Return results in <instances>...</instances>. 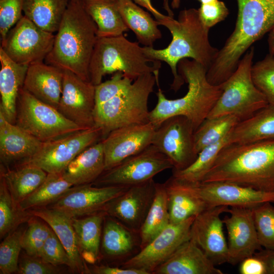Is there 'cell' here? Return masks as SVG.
<instances>
[{"label": "cell", "instance_id": "1", "mask_svg": "<svg viewBox=\"0 0 274 274\" xmlns=\"http://www.w3.org/2000/svg\"><path fill=\"white\" fill-rule=\"evenodd\" d=\"M157 22L170 31L172 41L164 49L144 46L143 51L150 59L164 61L169 66L173 76L170 89L177 92L185 82L178 71L179 62L191 58L208 70L218 50L210 43V29L200 19L198 9H184L180 12L178 20L168 15Z\"/></svg>", "mask_w": 274, "mask_h": 274}, {"label": "cell", "instance_id": "2", "mask_svg": "<svg viewBox=\"0 0 274 274\" xmlns=\"http://www.w3.org/2000/svg\"><path fill=\"white\" fill-rule=\"evenodd\" d=\"M211 182L274 192V140L227 145L201 183Z\"/></svg>", "mask_w": 274, "mask_h": 274}, {"label": "cell", "instance_id": "3", "mask_svg": "<svg viewBox=\"0 0 274 274\" xmlns=\"http://www.w3.org/2000/svg\"><path fill=\"white\" fill-rule=\"evenodd\" d=\"M236 1L238 13L234 29L207 71V80L214 85L225 82L252 45L274 25V0Z\"/></svg>", "mask_w": 274, "mask_h": 274}, {"label": "cell", "instance_id": "4", "mask_svg": "<svg viewBox=\"0 0 274 274\" xmlns=\"http://www.w3.org/2000/svg\"><path fill=\"white\" fill-rule=\"evenodd\" d=\"M56 33L45 62L90 82L89 68L98 38L97 26L81 2L70 1Z\"/></svg>", "mask_w": 274, "mask_h": 274}, {"label": "cell", "instance_id": "5", "mask_svg": "<svg viewBox=\"0 0 274 274\" xmlns=\"http://www.w3.org/2000/svg\"><path fill=\"white\" fill-rule=\"evenodd\" d=\"M207 71L193 60L185 58L179 62L178 71L187 83L188 91L180 98L170 99L158 86L157 102L149 115V121L155 129L167 118L181 115L188 118L196 130L207 118L222 91L221 85H214L208 81Z\"/></svg>", "mask_w": 274, "mask_h": 274}, {"label": "cell", "instance_id": "6", "mask_svg": "<svg viewBox=\"0 0 274 274\" xmlns=\"http://www.w3.org/2000/svg\"><path fill=\"white\" fill-rule=\"evenodd\" d=\"M161 64L148 57L139 42H131L123 35L97 38L89 64L90 81L96 86L105 75L117 72L132 81L150 73L159 79Z\"/></svg>", "mask_w": 274, "mask_h": 274}, {"label": "cell", "instance_id": "7", "mask_svg": "<svg viewBox=\"0 0 274 274\" xmlns=\"http://www.w3.org/2000/svg\"><path fill=\"white\" fill-rule=\"evenodd\" d=\"M156 83L159 79L153 73L144 74L123 92L95 106L94 126L101 130L102 139L118 128L149 122L148 99Z\"/></svg>", "mask_w": 274, "mask_h": 274}, {"label": "cell", "instance_id": "8", "mask_svg": "<svg viewBox=\"0 0 274 274\" xmlns=\"http://www.w3.org/2000/svg\"><path fill=\"white\" fill-rule=\"evenodd\" d=\"M253 47L246 52L233 73L221 85L222 93L208 118L234 115L245 120L268 104L252 77Z\"/></svg>", "mask_w": 274, "mask_h": 274}, {"label": "cell", "instance_id": "9", "mask_svg": "<svg viewBox=\"0 0 274 274\" xmlns=\"http://www.w3.org/2000/svg\"><path fill=\"white\" fill-rule=\"evenodd\" d=\"M15 124L43 143L86 129L23 87L18 94Z\"/></svg>", "mask_w": 274, "mask_h": 274}, {"label": "cell", "instance_id": "10", "mask_svg": "<svg viewBox=\"0 0 274 274\" xmlns=\"http://www.w3.org/2000/svg\"><path fill=\"white\" fill-rule=\"evenodd\" d=\"M173 168L169 159L151 144L105 171L94 182L99 186H131L148 182L159 173Z\"/></svg>", "mask_w": 274, "mask_h": 274}, {"label": "cell", "instance_id": "11", "mask_svg": "<svg viewBox=\"0 0 274 274\" xmlns=\"http://www.w3.org/2000/svg\"><path fill=\"white\" fill-rule=\"evenodd\" d=\"M102 140L95 126L43 143L39 151L22 162L36 165L47 173H62L80 153Z\"/></svg>", "mask_w": 274, "mask_h": 274}, {"label": "cell", "instance_id": "12", "mask_svg": "<svg viewBox=\"0 0 274 274\" xmlns=\"http://www.w3.org/2000/svg\"><path fill=\"white\" fill-rule=\"evenodd\" d=\"M195 129L186 117L174 116L165 119L155 129L152 144L171 161L174 170H183L196 159Z\"/></svg>", "mask_w": 274, "mask_h": 274}, {"label": "cell", "instance_id": "13", "mask_svg": "<svg viewBox=\"0 0 274 274\" xmlns=\"http://www.w3.org/2000/svg\"><path fill=\"white\" fill-rule=\"evenodd\" d=\"M54 39V33L42 29L23 15L1 42V47L15 62L29 66L43 62Z\"/></svg>", "mask_w": 274, "mask_h": 274}, {"label": "cell", "instance_id": "14", "mask_svg": "<svg viewBox=\"0 0 274 274\" xmlns=\"http://www.w3.org/2000/svg\"><path fill=\"white\" fill-rule=\"evenodd\" d=\"M195 217L178 224L169 223L135 255L125 261L122 266L152 273L182 244L190 238L191 227Z\"/></svg>", "mask_w": 274, "mask_h": 274}, {"label": "cell", "instance_id": "15", "mask_svg": "<svg viewBox=\"0 0 274 274\" xmlns=\"http://www.w3.org/2000/svg\"><path fill=\"white\" fill-rule=\"evenodd\" d=\"M187 184L190 191L208 208L218 206L253 208L266 202H274V192L235 183L211 182Z\"/></svg>", "mask_w": 274, "mask_h": 274}, {"label": "cell", "instance_id": "16", "mask_svg": "<svg viewBox=\"0 0 274 274\" xmlns=\"http://www.w3.org/2000/svg\"><path fill=\"white\" fill-rule=\"evenodd\" d=\"M95 85L63 70L62 93L57 108L66 118L84 129L94 126Z\"/></svg>", "mask_w": 274, "mask_h": 274}, {"label": "cell", "instance_id": "17", "mask_svg": "<svg viewBox=\"0 0 274 274\" xmlns=\"http://www.w3.org/2000/svg\"><path fill=\"white\" fill-rule=\"evenodd\" d=\"M129 187H94L91 184L73 186L52 203L49 208L61 212L71 218L90 215L102 211L110 201L122 194Z\"/></svg>", "mask_w": 274, "mask_h": 274}, {"label": "cell", "instance_id": "18", "mask_svg": "<svg viewBox=\"0 0 274 274\" xmlns=\"http://www.w3.org/2000/svg\"><path fill=\"white\" fill-rule=\"evenodd\" d=\"M229 208L227 206L208 208L195 217L191 227L190 239L216 266L228 262V244L221 215L228 212Z\"/></svg>", "mask_w": 274, "mask_h": 274}, {"label": "cell", "instance_id": "19", "mask_svg": "<svg viewBox=\"0 0 274 274\" xmlns=\"http://www.w3.org/2000/svg\"><path fill=\"white\" fill-rule=\"evenodd\" d=\"M155 127L150 122L132 124L111 131L102 140L105 170L152 144Z\"/></svg>", "mask_w": 274, "mask_h": 274}, {"label": "cell", "instance_id": "20", "mask_svg": "<svg viewBox=\"0 0 274 274\" xmlns=\"http://www.w3.org/2000/svg\"><path fill=\"white\" fill-rule=\"evenodd\" d=\"M155 184L153 179L129 186L110 201L103 211L134 231L139 232L154 199Z\"/></svg>", "mask_w": 274, "mask_h": 274}, {"label": "cell", "instance_id": "21", "mask_svg": "<svg viewBox=\"0 0 274 274\" xmlns=\"http://www.w3.org/2000/svg\"><path fill=\"white\" fill-rule=\"evenodd\" d=\"M227 213L230 216L223 219L228 234L227 263L235 265L262 248L258 241L252 208L230 207Z\"/></svg>", "mask_w": 274, "mask_h": 274}, {"label": "cell", "instance_id": "22", "mask_svg": "<svg viewBox=\"0 0 274 274\" xmlns=\"http://www.w3.org/2000/svg\"><path fill=\"white\" fill-rule=\"evenodd\" d=\"M153 274H223L192 239L182 244Z\"/></svg>", "mask_w": 274, "mask_h": 274}, {"label": "cell", "instance_id": "23", "mask_svg": "<svg viewBox=\"0 0 274 274\" xmlns=\"http://www.w3.org/2000/svg\"><path fill=\"white\" fill-rule=\"evenodd\" d=\"M63 70L38 62L28 66L23 88L57 109L62 90Z\"/></svg>", "mask_w": 274, "mask_h": 274}, {"label": "cell", "instance_id": "24", "mask_svg": "<svg viewBox=\"0 0 274 274\" xmlns=\"http://www.w3.org/2000/svg\"><path fill=\"white\" fill-rule=\"evenodd\" d=\"M42 144L20 127L8 121L0 113V160L3 164L8 165L28 159Z\"/></svg>", "mask_w": 274, "mask_h": 274}, {"label": "cell", "instance_id": "25", "mask_svg": "<svg viewBox=\"0 0 274 274\" xmlns=\"http://www.w3.org/2000/svg\"><path fill=\"white\" fill-rule=\"evenodd\" d=\"M31 216L44 221L56 234L67 252L73 264V270L80 273H89L90 270L83 259L72 218L51 208H39L29 211Z\"/></svg>", "mask_w": 274, "mask_h": 274}, {"label": "cell", "instance_id": "26", "mask_svg": "<svg viewBox=\"0 0 274 274\" xmlns=\"http://www.w3.org/2000/svg\"><path fill=\"white\" fill-rule=\"evenodd\" d=\"M0 113L15 124L18 94L23 87L28 66L12 60L0 47Z\"/></svg>", "mask_w": 274, "mask_h": 274}, {"label": "cell", "instance_id": "27", "mask_svg": "<svg viewBox=\"0 0 274 274\" xmlns=\"http://www.w3.org/2000/svg\"><path fill=\"white\" fill-rule=\"evenodd\" d=\"M105 170V157L101 140L80 153L62 174L73 186H78L94 182Z\"/></svg>", "mask_w": 274, "mask_h": 274}, {"label": "cell", "instance_id": "28", "mask_svg": "<svg viewBox=\"0 0 274 274\" xmlns=\"http://www.w3.org/2000/svg\"><path fill=\"white\" fill-rule=\"evenodd\" d=\"M170 223L178 224L208 209L189 189L187 183L172 176L165 183Z\"/></svg>", "mask_w": 274, "mask_h": 274}, {"label": "cell", "instance_id": "29", "mask_svg": "<svg viewBox=\"0 0 274 274\" xmlns=\"http://www.w3.org/2000/svg\"><path fill=\"white\" fill-rule=\"evenodd\" d=\"M271 140H274V107L269 105L251 117L239 121L229 134V144Z\"/></svg>", "mask_w": 274, "mask_h": 274}, {"label": "cell", "instance_id": "30", "mask_svg": "<svg viewBox=\"0 0 274 274\" xmlns=\"http://www.w3.org/2000/svg\"><path fill=\"white\" fill-rule=\"evenodd\" d=\"M116 2L125 24L134 32L139 44L153 47L154 43L162 38L157 21L148 12L132 0H116Z\"/></svg>", "mask_w": 274, "mask_h": 274}, {"label": "cell", "instance_id": "31", "mask_svg": "<svg viewBox=\"0 0 274 274\" xmlns=\"http://www.w3.org/2000/svg\"><path fill=\"white\" fill-rule=\"evenodd\" d=\"M106 215L101 211L84 218H72L80 253L86 263L94 264L99 258L102 226Z\"/></svg>", "mask_w": 274, "mask_h": 274}, {"label": "cell", "instance_id": "32", "mask_svg": "<svg viewBox=\"0 0 274 274\" xmlns=\"http://www.w3.org/2000/svg\"><path fill=\"white\" fill-rule=\"evenodd\" d=\"M116 1L81 2L86 12L96 25L98 38L119 36L129 30L118 10Z\"/></svg>", "mask_w": 274, "mask_h": 274}, {"label": "cell", "instance_id": "33", "mask_svg": "<svg viewBox=\"0 0 274 274\" xmlns=\"http://www.w3.org/2000/svg\"><path fill=\"white\" fill-rule=\"evenodd\" d=\"M47 175L41 168L24 162L15 169L1 170V177L18 204L42 184Z\"/></svg>", "mask_w": 274, "mask_h": 274}, {"label": "cell", "instance_id": "34", "mask_svg": "<svg viewBox=\"0 0 274 274\" xmlns=\"http://www.w3.org/2000/svg\"><path fill=\"white\" fill-rule=\"evenodd\" d=\"M71 0H24V15L42 29L56 32Z\"/></svg>", "mask_w": 274, "mask_h": 274}, {"label": "cell", "instance_id": "35", "mask_svg": "<svg viewBox=\"0 0 274 274\" xmlns=\"http://www.w3.org/2000/svg\"><path fill=\"white\" fill-rule=\"evenodd\" d=\"M105 219L101 239L104 253L111 258L130 254L136 246L134 233L136 232L114 218Z\"/></svg>", "mask_w": 274, "mask_h": 274}, {"label": "cell", "instance_id": "36", "mask_svg": "<svg viewBox=\"0 0 274 274\" xmlns=\"http://www.w3.org/2000/svg\"><path fill=\"white\" fill-rule=\"evenodd\" d=\"M169 223L165 185L156 183L154 199L139 231L141 249L152 241Z\"/></svg>", "mask_w": 274, "mask_h": 274}, {"label": "cell", "instance_id": "37", "mask_svg": "<svg viewBox=\"0 0 274 274\" xmlns=\"http://www.w3.org/2000/svg\"><path fill=\"white\" fill-rule=\"evenodd\" d=\"M73 185L63 177L62 173H48L45 180L28 196L19 203L23 211L42 208L54 202Z\"/></svg>", "mask_w": 274, "mask_h": 274}, {"label": "cell", "instance_id": "38", "mask_svg": "<svg viewBox=\"0 0 274 274\" xmlns=\"http://www.w3.org/2000/svg\"><path fill=\"white\" fill-rule=\"evenodd\" d=\"M229 134L218 142L202 149L194 161L187 168L181 170H173L172 176L187 183H201L213 167L221 150L229 144Z\"/></svg>", "mask_w": 274, "mask_h": 274}, {"label": "cell", "instance_id": "39", "mask_svg": "<svg viewBox=\"0 0 274 274\" xmlns=\"http://www.w3.org/2000/svg\"><path fill=\"white\" fill-rule=\"evenodd\" d=\"M239 121L234 115L206 118L194 133L197 153L206 147L215 144L226 136Z\"/></svg>", "mask_w": 274, "mask_h": 274}, {"label": "cell", "instance_id": "40", "mask_svg": "<svg viewBox=\"0 0 274 274\" xmlns=\"http://www.w3.org/2000/svg\"><path fill=\"white\" fill-rule=\"evenodd\" d=\"M22 210L13 198L4 179L0 182V236L1 238L15 228L31 215Z\"/></svg>", "mask_w": 274, "mask_h": 274}, {"label": "cell", "instance_id": "41", "mask_svg": "<svg viewBox=\"0 0 274 274\" xmlns=\"http://www.w3.org/2000/svg\"><path fill=\"white\" fill-rule=\"evenodd\" d=\"M266 202L252 208L259 244L265 249L274 250V206Z\"/></svg>", "mask_w": 274, "mask_h": 274}, {"label": "cell", "instance_id": "42", "mask_svg": "<svg viewBox=\"0 0 274 274\" xmlns=\"http://www.w3.org/2000/svg\"><path fill=\"white\" fill-rule=\"evenodd\" d=\"M24 230L19 229L8 234L0 245V273L11 274L17 272L18 259L22 249Z\"/></svg>", "mask_w": 274, "mask_h": 274}, {"label": "cell", "instance_id": "43", "mask_svg": "<svg viewBox=\"0 0 274 274\" xmlns=\"http://www.w3.org/2000/svg\"><path fill=\"white\" fill-rule=\"evenodd\" d=\"M252 77L268 104L274 107V59L269 54L253 64Z\"/></svg>", "mask_w": 274, "mask_h": 274}, {"label": "cell", "instance_id": "44", "mask_svg": "<svg viewBox=\"0 0 274 274\" xmlns=\"http://www.w3.org/2000/svg\"><path fill=\"white\" fill-rule=\"evenodd\" d=\"M53 230L48 225L33 219L30 220L22 237V249L27 255L39 257L43 246Z\"/></svg>", "mask_w": 274, "mask_h": 274}, {"label": "cell", "instance_id": "45", "mask_svg": "<svg viewBox=\"0 0 274 274\" xmlns=\"http://www.w3.org/2000/svg\"><path fill=\"white\" fill-rule=\"evenodd\" d=\"M133 81L121 72L114 73L110 80L95 86V106L107 101L123 92L131 85Z\"/></svg>", "mask_w": 274, "mask_h": 274}, {"label": "cell", "instance_id": "46", "mask_svg": "<svg viewBox=\"0 0 274 274\" xmlns=\"http://www.w3.org/2000/svg\"><path fill=\"white\" fill-rule=\"evenodd\" d=\"M39 257L47 263L57 266L65 265L73 270L70 256L53 230L43 246Z\"/></svg>", "mask_w": 274, "mask_h": 274}, {"label": "cell", "instance_id": "47", "mask_svg": "<svg viewBox=\"0 0 274 274\" xmlns=\"http://www.w3.org/2000/svg\"><path fill=\"white\" fill-rule=\"evenodd\" d=\"M24 0H0V34L1 42L9 30L23 16Z\"/></svg>", "mask_w": 274, "mask_h": 274}, {"label": "cell", "instance_id": "48", "mask_svg": "<svg viewBox=\"0 0 274 274\" xmlns=\"http://www.w3.org/2000/svg\"><path fill=\"white\" fill-rule=\"evenodd\" d=\"M198 11L201 22L209 29L224 20L229 14L228 9L224 3L219 0L201 4Z\"/></svg>", "mask_w": 274, "mask_h": 274}, {"label": "cell", "instance_id": "49", "mask_svg": "<svg viewBox=\"0 0 274 274\" xmlns=\"http://www.w3.org/2000/svg\"><path fill=\"white\" fill-rule=\"evenodd\" d=\"M17 272L19 274H56L61 273L57 267L39 257L28 255L21 260Z\"/></svg>", "mask_w": 274, "mask_h": 274}, {"label": "cell", "instance_id": "50", "mask_svg": "<svg viewBox=\"0 0 274 274\" xmlns=\"http://www.w3.org/2000/svg\"><path fill=\"white\" fill-rule=\"evenodd\" d=\"M239 264L241 274H267L264 262L254 255L244 259Z\"/></svg>", "mask_w": 274, "mask_h": 274}, {"label": "cell", "instance_id": "51", "mask_svg": "<svg viewBox=\"0 0 274 274\" xmlns=\"http://www.w3.org/2000/svg\"><path fill=\"white\" fill-rule=\"evenodd\" d=\"M91 273L96 274H149L147 271L124 267H113L108 265L94 266Z\"/></svg>", "mask_w": 274, "mask_h": 274}, {"label": "cell", "instance_id": "52", "mask_svg": "<svg viewBox=\"0 0 274 274\" xmlns=\"http://www.w3.org/2000/svg\"><path fill=\"white\" fill-rule=\"evenodd\" d=\"M254 255L264 262L267 274H274V250L262 249Z\"/></svg>", "mask_w": 274, "mask_h": 274}, {"label": "cell", "instance_id": "53", "mask_svg": "<svg viewBox=\"0 0 274 274\" xmlns=\"http://www.w3.org/2000/svg\"><path fill=\"white\" fill-rule=\"evenodd\" d=\"M135 4L144 7L149 11L157 21L164 18L166 15L160 13L151 3V0H133Z\"/></svg>", "mask_w": 274, "mask_h": 274}, {"label": "cell", "instance_id": "54", "mask_svg": "<svg viewBox=\"0 0 274 274\" xmlns=\"http://www.w3.org/2000/svg\"><path fill=\"white\" fill-rule=\"evenodd\" d=\"M268 44L269 50V54L274 59V25L269 31L268 37Z\"/></svg>", "mask_w": 274, "mask_h": 274}, {"label": "cell", "instance_id": "55", "mask_svg": "<svg viewBox=\"0 0 274 274\" xmlns=\"http://www.w3.org/2000/svg\"><path fill=\"white\" fill-rule=\"evenodd\" d=\"M181 0H172L171 5L173 8L177 9L179 7Z\"/></svg>", "mask_w": 274, "mask_h": 274}, {"label": "cell", "instance_id": "56", "mask_svg": "<svg viewBox=\"0 0 274 274\" xmlns=\"http://www.w3.org/2000/svg\"><path fill=\"white\" fill-rule=\"evenodd\" d=\"M197 1H199L201 3V4H205L213 3V2L217 1V0H197Z\"/></svg>", "mask_w": 274, "mask_h": 274}, {"label": "cell", "instance_id": "57", "mask_svg": "<svg viewBox=\"0 0 274 274\" xmlns=\"http://www.w3.org/2000/svg\"><path fill=\"white\" fill-rule=\"evenodd\" d=\"M71 1H74V2H82L84 0H71ZM113 1H116V0H113Z\"/></svg>", "mask_w": 274, "mask_h": 274}]
</instances>
